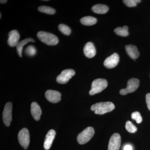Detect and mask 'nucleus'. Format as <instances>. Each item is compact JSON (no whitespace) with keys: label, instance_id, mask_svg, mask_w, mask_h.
<instances>
[{"label":"nucleus","instance_id":"obj_1","mask_svg":"<svg viewBox=\"0 0 150 150\" xmlns=\"http://www.w3.org/2000/svg\"><path fill=\"white\" fill-rule=\"evenodd\" d=\"M115 108V105L111 102H100L93 105L91 110L95 113L99 115L110 112Z\"/></svg>","mask_w":150,"mask_h":150},{"label":"nucleus","instance_id":"obj_2","mask_svg":"<svg viewBox=\"0 0 150 150\" xmlns=\"http://www.w3.org/2000/svg\"><path fill=\"white\" fill-rule=\"evenodd\" d=\"M37 35L40 41L49 46H54L59 43L58 37L50 33L39 31Z\"/></svg>","mask_w":150,"mask_h":150},{"label":"nucleus","instance_id":"obj_3","mask_svg":"<svg viewBox=\"0 0 150 150\" xmlns=\"http://www.w3.org/2000/svg\"><path fill=\"white\" fill-rule=\"evenodd\" d=\"M108 82L104 79H97L93 82L91 84V89L89 91L90 95H94L99 93L107 88Z\"/></svg>","mask_w":150,"mask_h":150},{"label":"nucleus","instance_id":"obj_4","mask_svg":"<svg viewBox=\"0 0 150 150\" xmlns=\"http://www.w3.org/2000/svg\"><path fill=\"white\" fill-rule=\"evenodd\" d=\"M94 129L92 127H88L78 135L77 141L80 144H84L88 142L94 134Z\"/></svg>","mask_w":150,"mask_h":150},{"label":"nucleus","instance_id":"obj_5","mask_svg":"<svg viewBox=\"0 0 150 150\" xmlns=\"http://www.w3.org/2000/svg\"><path fill=\"white\" fill-rule=\"evenodd\" d=\"M139 81L135 78H131L128 81L127 87L126 88L121 89L120 93L122 95H125L129 93L134 92L139 88Z\"/></svg>","mask_w":150,"mask_h":150},{"label":"nucleus","instance_id":"obj_6","mask_svg":"<svg viewBox=\"0 0 150 150\" xmlns=\"http://www.w3.org/2000/svg\"><path fill=\"white\" fill-rule=\"evenodd\" d=\"M18 140L22 147L26 149L29 146L30 134L28 130L26 128H23L19 131L18 134Z\"/></svg>","mask_w":150,"mask_h":150},{"label":"nucleus","instance_id":"obj_7","mask_svg":"<svg viewBox=\"0 0 150 150\" xmlns=\"http://www.w3.org/2000/svg\"><path fill=\"white\" fill-rule=\"evenodd\" d=\"M12 104L11 103H7L5 105L4 108L3 113V120L5 125L6 126L10 125L12 120Z\"/></svg>","mask_w":150,"mask_h":150},{"label":"nucleus","instance_id":"obj_8","mask_svg":"<svg viewBox=\"0 0 150 150\" xmlns=\"http://www.w3.org/2000/svg\"><path fill=\"white\" fill-rule=\"evenodd\" d=\"M75 74V71L71 69L64 70L62 71L61 74L57 76L56 81L59 83L63 84L67 83Z\"/></svg>","mask_w":150,"mask_h":150},{"label":"nucleus","instance_id":"obj_9","mask_svg":"<svg viewBox=\"0 0 150 150\" xmlns=\"http://www.w3.org/2000/svg\"><path fill=\"white\" fill-rule=\"evenodd\" d=\"M121 137L120 134L115 133L109 140L108 150H119L121 146Z\"/></svg>","mask_w":150,"mask_h":150},{"label":"nucleus","instance_id":"obj_10","mask_svg":"<svg viewBox=\"0 0 150 150\" xmlns=\"http://www.w3.org/2000/svg\"><path fill=\"white\" fill-rule=\"evenodd\" d=\"M119 62V55L117 53H115L105 59L104 62V65L108 69H112L118 65Z\"/></svg>","mask_w":150,"mask_h":150},{"label":"nucleus","instance_id":"obj_11","mask_svg":"<svg viewBox=\"0 0 150 150\" xmlns=\"http://www.w3.org/2000/svg\"><path fill=\"white\" fill-rule=\"evenodd\" d=\"M62 94L56 91L48 90L45 93V97L48 101L53 103H57L61 100Z\"/></svg>","mask_w":150,"mask_h":150},{"label":"nucleus","instance_id":"obj_12","mask_svg":"<svg viewBox=\"0 0 150 150\" xmlns=\"http://www.w3.org/2000/svg\"><path fill=\"white\" fill-rule=\"evenodd\" d=\"M19 39L20 35L18 31L13 30L9 33L8 43L11 47H14L17 45Z\"/></svg>","mask_w":150,"mask_h":150},{"label":"nucleus","instance_id":"obj_13","mask_svg":"<svg viewBox=\"0 0 150 150\" xmlns=\"http://www.w3.org/2000/svg\"><path fill=\"white\" fill-rule=\"evenodd\" d=\"M55 135L56 132L53 129H51L48 131L46 134L44 143V148L46 150H49L51 148Z\"/></svg>","mask_w":150,"mask_h":150},{"label":"nucleus","instance_id":"obj_14","mask_svg":"<svg viewBox=\"0 0 150 150\" xmlns=\"http://www.w3.org/2000/svg\"><path fill=\"white\" fill-rule=\"evenodd\" d=\"M83 52L85 55L88 58L94 57L96 54V50L93 43L91 42L87 43L84 47Z\"/></svg>","mask_w":150,"mask_h":150},{"label":"nucleus","instance_id":"obj_15","mask_svg":"<svg viewBox=\"0 0 150 150\" xmlns=\"http://www.w3.org/2000/svg\"><path fill=\"white\" fill-rule=\"evenodd\" d=\"M31 115L35 121H39L42 114V111L39 105L35 102H33L31 104L30 109Z\"/></svg>","mask_w":150,"mask_h":150},{"label":"nucleus","instance_id":"obj_16","mask_svg":"<svg viewBox=\"0 0 150 150\" xmlns=\"http://www.w3.org/2000/svg\"><path fill=\"white\" fill-rule=\"evenodd\" d=\"M126 50L131 59L136 60L139 56L140 54L137 46L132 45H127L126 46Z\"/></svg>","mask_w":150,"mask_h":150},{"label":"nucleus","instance_id":"obj_17","mask_svg":"<svg viewBox=\"0 0 150 150\" xmlns=\"http://www.w3.org/2000/svg\"><path fill=\"white\" fill-rule=\"evenodd\" d=\"M30 42H34L35 40L33 38H27L26 39H24V40H21L18 43L16 46V49L18 54V55L20 57H22V53L23 48V46L25 44Z\"/></svg>","mask_w":150,"mask_h":150},{"label":"nucleus","instance_id":"obj_18","mask_svg":"<svg viewBox=\"0 0 150 150\" xmlns=\"http://www.w3.org/2000/svg\"><path fill=\"white\" fill-rule=\"evenodd\" d=\"M108 6L104 4H96L92 8V10L97 14H105L108 11Z\"/></svg>","mask_w":150,"mask_h":150},{"label":"nucleus","instance_id":"obj_19","mask_svg":"<svg viewBox=\"0 0 150 150\" xmlns=\"http://www.w3.org/2000/svg\"><path fill=\"white\" fill-rule=\"evenodd\" d=\"M80 21L82 24L84 25H92L95 24L97 22L96 18L93 17L88 16L84 17L81 19Z\"/></svg>","mask_w":150,"mask_h":150},{"label":"nucleus","instance_id":"obj_20","mask_svg":"<svg viewBox=\"0 0 150 150\" xmlns=\"http://www.w3.org/2000/svg\"><path fill=\"white\" fill-rule=\"evenodd\" d=\"M129 28L126 25H124L123 27H118L114 29V32L117 35L123 37H126L129 35L128 31Z\"/></svg>","mask_w":150,"mask_h":150},{"label":"nucleus","instance_id":"obj_21","mask_svg":"<svg viewBox=\"0 0 150 150\" xmlns=\"http://www.w3.org/2000/svg\"><path fill=\"white\" fill-rule=\"evenodd\" d=\"M38 10L40 12L50 15L54 14L56 13V11L54 9L47 6H40L38 7Z\"/></svg>","mask_w":150,"mask_h":150},{"label":"nucleus","instance_id":"obj_22","mask_svg":"<svg viewBox=\"0 0 150 150\" xmlns=\"http://www.w3.org/2000/svg\"><path fill=\"white\" fill-rule=\"evenodd\" d=\"M126 130L131 133H134L137 132V127L130 121H127L125 126Z\"/></svg>","mask_w":150,"mask_h":150},{"label":"nucleus","instance_id":"obj_23","mask_svg":"<svg viewBox=\"0 0 150 150\" xmlns=\"http://www.w3.org/2000/svg\"><path fill=\"white\" fill-rule=\"evenodd\" d=\"M59 29L64 35H69L71 33V29L66 25L61 24L59 25Z\"/></svg>","mask_w":150,"mask_h":150},{"label":"nucleus","instance_id":"obj_24","mask_svg":"<svg viewBox=\"0 0 150 150\" xmlns=\"http://www.w3.org/2000/svg\"><path fill=\"white\" fill-rule=\"evenodd\" d=\"M123 3L129 7H134L137 6V4L141 2L140 0H124Z\"/></svg>","mask_w":150,"mask_h":150},{"label":"nucleus","instance_id":"obj_25","mask_svg":"<svg viewBox=\"0 0 150 150\" xmlns=\"http://www.w3.org/2000/svg\"><path fill=\"white\" fill-rule=\"evenodd\" d=\"M25 52L28 56H33L36 54V50L34 46L29 45L26 48Z\"/></svg>","mask_w":150,"mask_h":150},{"label":"nucleus","instance_id":"obj_26","mask_svg":"<svg viewBox=\"0 0 150 150\" xmlns=\"http://www.w3.org/2000/svg\"><path fill=\"white\" fill-rule=\"evenodd\" d=\"M131 118L137 121V123H140L142 122L143 119L141 114L139 112L136 111L131 114Z\"/></svg>","mask_w":150,"mask_h":150},{"label":"nucleus","instance_id":"obj_27","mask_svg":"<svg viewBox=\"0 0 150 150\" xmlns=\"http://www.w3.org/2000/svg\"><path fill=\"white\" fill-rule=\"evenodd\" d=\"M146 98L148 109L150 110V93H148L146 95Z\"/></svg>","mask_w":150,"mask_h":150},{"label":"nucleus","instance_id":"obj_28","mask_svg":"<svg viewBox=\"0 0 150 150\" xmlns=\"http://www.w3.org/2000/svg\"><path fill=\"white\" fill-rule=\"evenodd\" d=\"M123 150H133V148L131 145L127 144L124 147Z\"/></svg>","mask_w":150,"mask_h":150},{"label":"nucleus","instance_id":"obj_29","mask_svg":"<svg viewBox=\"0 0 150 150\" xmlns=\"http://www.w3.org/2000/svg\"><path fill=\"white\" fill-rule=\"evenodd\" d=\"M7 2V1H6H6L5 0H1V1H0L1 4H5Z\"/></svg>","mask_w":150,"mask_h":150},{"label":"nucleus","instance_id":"obj_30","mask_svg":"<svg viewBox=\"0 0 150 150\" xmlns=\"http://www.w3.org/2000/svg\"><path fill=\"white\" fill-rule=\"evenodd\" d=\"M1 16V17H0V18H1V16Z\"/></svg>","mask_w":150,"mask_h":150}]
</instances>
